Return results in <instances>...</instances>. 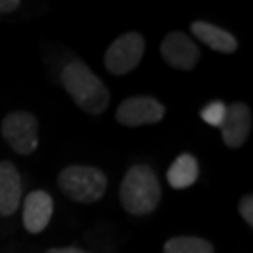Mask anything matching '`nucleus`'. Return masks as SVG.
<instances>
[{"mask_svg":"<svg viewBox=\"0 0 253 253\" xmlns=\"http://www.w3.org/2000/svg\"><path fill=\"white\" fill-rule=\"evenodd\" d=\"M225 114H227V105L224 102H220V100H214V102L207 104L206 107L201 110L202 120H204L207 125L219 126V128L222 122H224Z\"/></svg>","mask_w":253,"mask_h":253,"instance_id":"obj_14","label":"nucleus"},{"mask_svg":"<svg viewBox=\"0 0 253 253\" xmlns=\"http://www.w3.org/2000/svg\"><path fill=\"white\" fill-rule=\"evenodd\" d=\"M191 30L197 40H201L214 51L234 53L237 49V40L234 38V35L215 27V25H211L207 22H194L191 25Z\"/></svg>","mask_w":253,"mask_h":253,"instance_id":"obj_11","label":"nucleus"},{"mask_svg":"<svg viewBox=\"0 0 253 253\" xmlns=\"http://www.w3.org/2000/svg\"><path fill=\"white\" fill-rule=\"evenodd\" d=\"M53 215V199L44 191H33L23 202V225L30 234L46 229Z\"/></svg>","mask_w":253,"mask_h":253,"instance_id":"obj_9","label":"nucleus"},{"mask_svg":"<svg viewBox=\"0 0 253 253\" xmlns=\"http://www.w3.org/2000/svg\"><path fill=\"white\" fill-rule=\"evenodd\" d=\"M61 83L73 100L84 112L97 115L109 107L110 95L104 83L81 61H71L63 68Z\"/></svg>","mask_w":253,"mask_h":253,"instance_id":"obj_1","label":"nucleus"},{"mask_svg":"<svg viewBox=\"0 0 253 253\" xmlns=\"http://www.w3.org/2000/svg\"><path fill=\"white\" fill-rule=\"evenodd\" d=\"M197 176H199V165H197V160L189 153H183L169 166L168 173H166V179H168L171 188L184 189L196 183Z\"/></svg>","mask_w":253,"mask_h":253,"instance_id":"obj_12","label":"nucleus"},{"mask_svg":"<svg viewBox=\"0 0 253 253\" xmlns=\"http://www.w3.org/2000/svg\"><path fill=\"white\" fill-rule=\"evenodd\" d=\"M161 54H163V59L169 66L184 71H191L199 63L201 58L199 48L191 42V38H188L181 32L169 33L163 40V43H161Z\"/></svg>","mask_w":253,"mask_h":253,"instance_id":"obj_7","label":"nucleus"},{"mask_svg":"<svg viewBox=\"0 0 253 253\" xmlns=\"http://www.w3.org/2000/svg\"><path fill=\"white\" fill-rule=\"evenodd\" d=\"M22 202V178L13 163L0 161V215H12Z\"/></svg>","mask_w":253,"mask_h":253,"instance_id":"obj_10","label":"nucleus"},{"mask_svg":"<svg viewBox=\"0 0 253 253\" xmlns=\"http://www.w3.org/2000/svg\"><path fill=\"white\" fill-rule=\"evenodd\" d=\"M20 7L18 0H0V13H10Z\"/></svg>","mask_w":253,"mask_h":253,"instance_id":"obj_16","label":"nucleus"},{"mask_svg":"<svg viewBox=\"0 0 253 253\" xmlns=\"http://www.w3.org/2000/svg\"><path fill=\"white\" fill-rule=\"evenodd\" d=\"M161 199V186L155 171L146 165H135L126 171L120 184V202L131 215L153 212Z\"/></svg>","mask_w":253,"mask_h":253,"instance_id":"obj_2","label":"nucleus"},{"mask_svg":"<svg viewBox=\"0 0 253 253\" xmlns=\"http://www.w3.org/2000/svg\"><path fill=\"white\" fill-rule=\"evenodd\" d=\"M58 186L66 196L76 202L94 204L105 194L107 178L92 166H68L58 176Z\"/></svg>","mask_w":253,"mask_h":253,"instance_id":"obj_3","label":"nucleus"},{"mask_svg":"<svg viewBox=\"0 0 253 253\" xmlns=\"http://www.w3.org/2000/svg\"><path fill=\"white\" fill-rule=\"evenodd\" d=\"M239 211H240L242 219L249 225H253V197L252 196L242 197V201L239 204Z\"/></svg>","mask_w":253,"mask_h":253,"instance_id":"obj_15","label":"nucleus"},{"mask_svg":"<svg viewBox=\"0 0 253 253\" xmlns=\"http://www.w3.org/2000/svg\"><path fill=\"white\" fill-rule=\"evenodd\" d=\"M145 53V40L140 33L128 32L119 37L105 51V68L110 74L124 76L140 64Z\"/></svg>","mask_w":253,"mask_h":253,"instance_id":"obj_4","label":"nucleus"},{"mask_svg":"<svg viewBox=\"0 0 253 253\" xmlns=\"http://www.w3.org/2000/svg\"><path fill=\"white\" fill-rule=\"evenodd\" d=\"M163 253H214V249L199 237H174L165 244Z\"/></svg>","mask_w":253,"mask_h":253,"instance_id":"obj_13","label":"nucleus"},{"mask_svg":"<svg viewBox=\"0 0 253 253\" xmlns=\"http://www.w3.org/2000/svg\"><path fill=\"white\" fill-rule=\"evenodd\" d=\"M117 122L125 126L156 124L165 117V105L148 95L124 100L117 109Z\"/></svg>","mask_w":253,"mask_h":253,"instance_id":"obj_6","label":"nucleus"},{"mask_svg":"<svg viewBox=\"0 0 253 253\" xmlns=\"http://www.w3.org/2000/svg\"><path fill=\"white\" fill-rule=\"evenodd\" d=\"M2 135L20 155H32L38 148V122L28 112H10L2 122Z\"/></svg>","mask_w":253,"mask_h":253,"instance_id":"obj_5","label":"nucleus"},{"mask_svg":"<svg viewBox=\"0 0 253 253\" xmlns=\"http://www.w3.org/2000/svg\"><path fill=\"white\" fill-rule=\"evenodd\" d=\"M46 253H87V252L74 249V247H66V249H51V250H48Z\"/></svg>","mask_w":253,"mask_h":253,"instance_id":"obj_17","label":"nucleus"},{"mask_svg":"<svg viewBox=\"0 0 253 253\" xmlns=\"http://www.w3.org/2000/svg\"><path fill=\"white\" fill-rule=\"evenodd\" d=\"M252 128V112L249 105L235 102L227 107L224 122L220 125L224 143L230 148H239L249 138Z\"/></svg>","mask_w":253,"mask_h":253,"instance_id":"obj_8","label":"nucleus"}]
</instances>
